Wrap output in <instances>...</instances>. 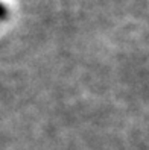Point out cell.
Segmentation results:
<instances>
[{
	"instance_id": "1",
	"label": "cell",
	"mask_w": 149,
	"mask_h": 150,
	"mask_svg": "<svg viewBox=\"0 0 149 150\" xmlns=\"http://www.w3.org/2000/svg\"><path fill=\"white\" fill-rule=\"evenodd\" d=\"M6 15H8V11H6V8L0 3V20H3V18H6Z\"/></svg>"
}]
</instances>
